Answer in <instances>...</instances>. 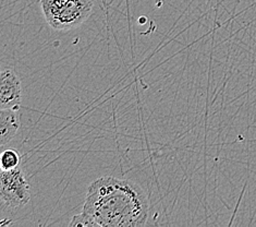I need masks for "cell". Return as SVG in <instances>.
Segmentation results:
<instances>
[{"label": "cell", "instance_id": "cell-1", "mask_svg": "<svg viewBox=\"0 0 256 227\" xmlns=\"http://www.w3.org/2000/svg\"><path fill=\"white\" fill-rule=\"evenodd\" d=\"M148 200L136 182L102 177L88 188L83 211L73 216L70 226H144L148 216Z\"/></svg>", "mask_w": 256, "mask_h": 227}, {"label": "cell", "instance_id": "cell-2", "mask_svg": "<svg viewBox=\"0 0 256 227\" xmlns=\"http://www.w3.org/2000/svg\"><path fill=\"white\" fill-rule=\"evenodd\" d=\"M94 0H40V7L50 26L58 31L80 27L93 11Z\"/></svg>", "mask_w": 256, "mask_h": 227}, {"label": "cell", "instance_id": "cell-3", "mask_svg": "<svg viewBox=\"0 0 256 227\" xmlns=\"http://www.w3.org/2000/svg\"><path fill=\"white\" fill-rule=\"evenodd\" d=\"M0 197L2 203L10 208L26 205L31 198L30 185L26 174L19 166L0 174Z\"/></svg>", "mask_w": 256, "mask_h": 227}, {"label": "cell", "instance_id": "cell-4", "mask_svg": "<svg viewBox=\"0 0 256 227\" xmlns=\"http://www.w3.org/2000/svg\"><path fill=\"white\" fill-rule=\"evenodd\" d=\"M22 102L21 80L11 69H4L0 79V108L18 109Z\"/></svg>", "mask_w": 256, "mask_h": 227}, {"label": "cell", "instance_id": "cell-5", "mask_svg": "<svg viewBox=\"0 0 256 227\" xmlns=\"http://www.w3.org/2000/svg\"><path fill=\"white\" fill-rule=\"evenodd\" d=\"M21 127L20 114L16 109L0 110V144L6 145L19 133Z\"/></svg>", "mask_w": 256, "mask_h": 227}, {"label": "cell", "instance_id": "cell-6", "mask_svg": "<svg viewBox=\"0 0 256 227\" xmlns=\"http://www.w3.org/2000/svg\"><path fill=\"white\" fill-rule=\"evenodd\" d=\"M20 162V153L14 149L4 150L2 156H0V166H2V170H10L19 167Z\"/></svg>", "mask_w": 256, "mask_h": 227}]
</instances>
